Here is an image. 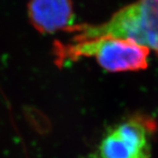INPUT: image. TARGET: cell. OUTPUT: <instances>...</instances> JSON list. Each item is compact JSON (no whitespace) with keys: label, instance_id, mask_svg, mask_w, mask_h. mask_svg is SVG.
<instances>
[{"label":"cell","instance_id":"3","mask_svg":"<svg viewBox=\"0 0 158 158\" xmlns=\"http://www.w3.org/2000/svg\"><path fill=\"white\" fill-rule=\"evenodd\" d=\"M156 128V122L147 116L130 117L104 137L98 148L99 158H148Z\"/></svg>","mask_w":158,"mask_h":158},{"label":"cell","instance_id":"1","mask_svg":"<svg viewBox=\"0 0 158 158\" xmlns=\"http://www.w3.org/2000/svg\"><path fill=\"white\" fill-rule=\"evenodd\" d=\"M65 32L74 34L73 41L102 36L129 40L158 56V0H136L101 24H74Z\"/></svg>","mask_w":158,"mask_h":158},{"label":"cell","instance_id":"4","mask_svg":"<svg viewBox=\"0 0 158 158\" xmlns=\"http://www.w3.org/2000/svg\"><path fill=\"white\" fill-rule=\"evenodd\" d=\"M27 15L33 27L40 34L66 31L74 19L72 0H30Z\"/></svg>","mask_w":158,"mask_h":158},{"label":"cell","instance_id":"2","mask_svg":"<svg viewBox=\"0 0 158 158\" xmlns=\"http://www.w3.org/2000/svg\"><path fill=\"white\" fill-rule=\"evenodd\" d=\"M55 55L59 65L68 60L94 57L97 62L109 72L137 71L148 68L149 49L129 40L110 36L55 43Z\"/></svg>","mask_w":158,"mask_h":158}]
</instances>
